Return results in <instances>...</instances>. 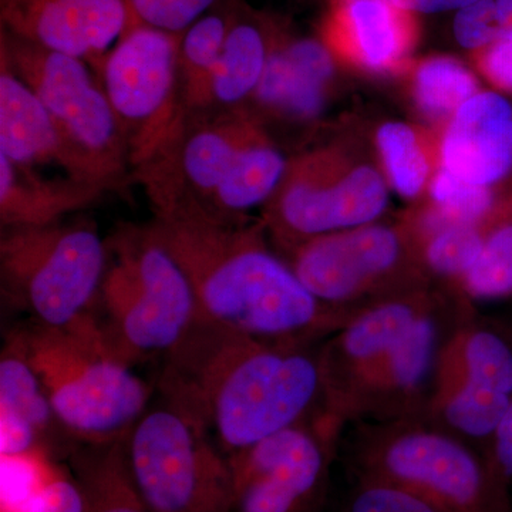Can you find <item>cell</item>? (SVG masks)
I'll list each match as a JSON object with an SVG mask.
<instances>
[{"label": "cell", "instance_id": "24", "mask_svg": "<svg viewBox=\"0 0 512 512\" xmlns=\"http://www.w3.org/2000/svg\"><path fill=\"white\" fill-rule=\"evenodd\" d=\"M288 164L261 121L239 150L205 211L221 220H244L249 211L271 201Z\"/></svg>", "mask_w": 512, "mask_h": 512}, {"label": "cell", "instance_id": "19", "mask_svg": "<svg viewBox=\"0 0 512 512\" xmlns=\"http://www.w3.org/2000/svg\"><path fill=\"white\" fill-rule=\"evenodd\" d=\"M336 57L322 39L289 35L276 22L274 45L264 76L249 104L259 111L309 121L325 109ZM248 104V106H249Z\"/></svg>", "mask_w": 512, "mask_h": 512}, {"label": "cell", "instance_id": "2", "mask_svg": "<svg viewBox=\"0 0 512 512\" xmlns=\"http://www.w3.org/2000/svg\"><path fill=\"white\" fill-rule=\"evenodd\" d=\"M154 229L183 266L200 319L276 342L316 345L360 309L323 303L271 247L261 220H221L190 202L154 212Z\"/></svg>", "mask_w": 512, "mask_h": 512}, {"label": "cell", "instance_id": "29", "mask_svg": "<svg viewBox=\"0 0 512 512\" xmlns=\"http://www.w3.org/2000/svg\"><path fill=\"white\" fill-rule=\"evenodd\" d=\"M493 229L487 224H450L420 237L416 235L427 274L456 295Z\"/></svg>", "mask_w": 512, "mask_h": 512}, {"label": "cell", "instance_id": "9", "mask_svg": "<svg viewBox=\"0 0 512 512\" xmlns=\"http://www.w3.org/2000/svg\"><path fill=\"white\" fill-rule=\"evenodd\" d=\"M124 447L131 480L148 511L224 512L231 491L228 457L180 407L165 399L148 406Z\"/></svg>", "mask_w": 512, "mask_h": 512}, {"label": "cell", "instance_id": "18", "mask_svg": "<svg viewBox=\"0 0 512 512\" xmlns=\"http://www.w3.org/2000/svg\"><path fill=\"white\" fill-rule=\"evenodd\" d=\"M439 165L480 187L512 190V104L478 92L456 111L437 141Z\"/></svg>", "mask_w": 512, "mask_h": 512}, {"label": "cell", "instance_id": "20", "mask_svg": "<svg viewBox=\"0 0 512 512\" xmlns=\"http://www.w3.org/2000/svg\"><path fill=\"white\" fill-rule=\"evenodd\" d=\"M57 431L66 434L18 330H10L0 352V457L50 453Z\"/></svg>", "mask_w": 512, "mask_h": 512}, {"label": "cell", "instance_id": "27", "mask_svg": "<svg viewBox=\"0 0 512 512\" xmlns=\"http://www.w3.org/2000/svg\"><path fill=\"white\" fill-rule=\"evenodd\" d=\"M72 466L86 497V512H150L131 480L124 440L84 446L72 454Z\"/></svg>", "mask_w": 512, "mask_h": 512}, {"label": "cell", "instance_id": "15", "mask_svg": "<svg viewBox=\"0 0 512 512\" xmlns=\"http://www.w3.org/2000/svg\"><path fill=\"white\" fill-rule=\"evenodd\" d=\"M0 25L97 72L111 47L141 20L130 0H0Z\"/></svg>", "mask_w": 512, "mask_h": 512}, {"label": "cell", "instance_id": "11", "mask_svg": "<svg viewBox=\"0 0 512 512\" xmlns=\"http://www.w3.org/2000/svg\"><path fill=\"white\" fill-rule=\"evenodd\" d=\"M512 403V339L497 323L458 302L441 343L423 419L484 453Z\"/></svg>", "mask_w": 512, "mask_h": 512}, {"label": "cell", "instance_id": "38", "mask_svg": "<svg viewBox=\"0 0 512 512\" xmlns=\"http://www.w3.org/2000/svg\"><path fill=\"white\" fill-rule=\"evenodd\" d=\"M393 2L400 8L419 16L458 10L476 0H393Z\"/></svg>", "mask_w": 512, "mask_h": 512}, {"label": "cell", "instance_id": "5", "mask_svg": "<svg viewBox=\"0 0 512 512\" xmlns=\"http://www.w3.org/2000/svg\"><path fill=\"white\" fill-rule=\"evenodd\" d=\"M109 266L100 291L101 323L111 348L128 363L167 355L200 320L183 266L153 224L120 225L107 239Z\"/></svg>", "mask_w": 512, "mask_h": 512}, {"label": "cell", "instance_id": "12", "mask_svg": "<svg viewBox=\"0 0 512 512\" xmlns=\"http://www.w3.org/2000/svg\"><path fill=\"white\" fill-rule=\"evenodd\" d=\"M180 35L138 25L111 47L97 70L121 133L131 175L160 156L183 127Z\"/></svg>", "mask_w": 512, "mask_h": 512}, {"label": "cell", "instance_id": "16", "mask_svg": "<svg viewBox=\"0 0 512 512\" xmlns=\"http://www.w3.org/2000/svg\"><path fill=\"white\" fill-rule=\"evenodd\" d=\"M457 299L434 309L397 340L360 390L349 424L367 421L423 419L441 343Z\"/></svg>", "mask_w": 512, "mask_h": 512}, {"label": "cell", "instance_id": "39", "mask_svg": "<svg viewBox=\"0 0 512 512\" xmlns=\"http://www.w3.org/2000/svg\"><path fill=\"white\" fill-rule=\"evenodd\" d=\"M501 39L512 40V0H494Z\"/></svg>", "mask_w": 512, "mask_h": 512}, {"label": "cell", "instance_id": "33", "mask_svg": "<svg viewBox=\"0 0 512 512\" xmlns=\"http://www.w3.org/2000/svg\"><path fill=\"white\" fill-rule=\"evenodd\" d=\"M138 19L144 25L183 33L195 20L217 8L225 0H130Z\"/></svg>", "mask_w": 512, "mask_h": 512}, {"label": "cell", "instance_id": "1", "mask_svg": "<svg viewBox=\"0 0 512 512\" xmlns=\"http://www.w3.org/2000/svg\"><path fill=\"white\" fill-rule=\"evenodd\" d=\"M163 357L161 397L194 417L227 457L318 416L323 386L313 345L200 319Z\"/></svg>", "mask_w": 512, "mask_h": 512}, {"label": "cell", "instance_id": "23", "mask_svg": "<svg viewBox=\"0 0 512 512\" xmlns=\"http://www.w3.org/2000/svg\"><path fill=\"white\" fill-rule=\"evenodd\" d=\"M275 30L276 20L235 0L231 28L212 76L207 111L248 106L264 76Z\"/></svg>", "mask_w": 512, "mask_h": 512}, {"label": "cell", "instance_id": "31", "mask_svg": "<svg viewBox=\"0 0 512 512\" xmlns=\"http://www.w3.org/2000/svg\"><path fill=\"white\" fill-rule=\"evenodd\" d=\"M46 451L2 457V512H23L47 478L56 470Z\"/></svg>", "mask_w": 512, "mask_h": 512}, {"label": "cell", "instance_id": "25", "mask_svg": "<svg viewBox=\"0 0 512 512\" xmlns=\"http://www.w3.org/2000/svg\"><path fill=\"white\" fill-rule=\"evenodd\" d=\"M234 5L235 0H225L181 33L178 70L187 116L207 111L212 76L231 28Z\"/></svg>", "mask_w": 512, "mask_h": 512}, {"label": "cell", "instance_id": "28", "mask_svg": "<svg viewBox=\"0 0 512 512\" xmlns=\"http://www.w3.org/2000/svg\"><path fill=\"white\" fill-rule=\"evenodd\" d=\"M476 74L451 56H429L414 64L412 94L420 114L434 124L446 126L456 111L476 96Z\"/></svg>", "mask_w": 512, "mask_h": 512}, {"label": "cell", "instance_id": "22", "mask_svg": "<svg viewBox=\"0 0 512 512\" xmlns=\"http://www.w3.org/2000/svg\"><path fill=\"white\" fill-rule=\"evenodd\" d=\"M111 192L104 185L76 178H45L35 168L0 156V225L45 227L86 210Z\"/></svg>", "mask_w": 512, "mask_h": 512}, {"label": "cell", "instance_id": "6", "mask_svg": "<svg viewBox=\"0 0 512 512\" xmlns=\"http://www.w3.org/2000/svg\"><path fill=\"white\" fill-rule=\"evenodd\" d=\"M109 266V247L92 222L2 228L3 299L49 328H69L93 315Z\"/></svg>", "mask_w": 512, "mask_h": 512}, {"label": "cell", "instance_id": "36", "mask_svg": "<svg viewBox=\"0 0 512 512\" xmlns=\"http://www.w3.org/2000/svg\"><path fill=\"white\" fill-rule=\"evenodd\" d=\"M473 56L481 76L498 93L512 96V40L498 39Z\"/></svg>", "mask_w": 512, "mask_h": 512}, {"label": "cell", "instance_id": "35", "mask_svg": "<svg viewBox=\"0 0 512 512\" xmlns=\"http://www.w3.org/2000/svg\"><path fill=\"white\" fill-rule=\"evenodd\" d=\"M23 512H86V497L76 477L60 468L47 478Z\"/></svg>", "mask_w": 512, "mask_h": 512}, {"label": "cell", "instance_id": "3", "mask_svg": "<svg viewBox=\"0 0 512 512\" xmlns=\"http://www.w3.org/2000/svg\"><path fill=\"white\" fill-rule=\"evenodd\" d=\"M64 433L83 446L124 440L150 404L151 387L117 355L99 320L69 328H16Z\"/></svg>", "mask_w": 512, "mask_h": 512}, {"label": "cell", "instance_id": "8", "mask_svg": "<svg viewBox=\"0 0 512 512\" xmlns=\"http://www.w3.org/2000/svg\"><path fill=\"white\" fill-rule=\"evenodd\" d=\"M382 167L345 143L291 158L259 220L276 251L379 221L389 205Z\"/></svg>", "mask_w": 512, "mask_h": 512}, {"label": "cell", "instance_id": "4", "mask_svg": "<svg viewBox=\"0 0 512 512\" xmlns=\"http://www.w3.org/2000/svg\"><path fill=\"white\" fill-rule=\"evenodd\" d=\"M356 477L409 491L440 512H512L510 485L484 451L429 420L357 424Z\"/></svg>", "mask_w": 512, "mask_h": 512}, {"label": "cell", "instance_id": "7", "mask_svg": "<svg viewBox=\"0 0 512 512\" xmlns=\"http://www.w3.org/2000/svg\"><path fill=\"white\" fill-rule=\"evenodd\" d=\"M278 252L312 295L335 308H365L436 285L404 217L319 235Z\"/></svg>", "mask_w": 512, "mask_h": 512}, {"label": "cell", "instance_id": "21", "mask_svg": "<svg viewBox=\"0 0 512 512\" xmlns=\"http://www.w3.org/2000/svg\"><path fill=\"white\" fill-rule=\"evenodd\" d=\"M0 156L25 167L56 165L96 183L32 89L0 60ZM99 184V183H96ZM101 185V184H100ZM110 190V188H109Z\"/></svg>", "mask_w": 512, "mask_h": 512}, {"label": "cell", "instance_id": "37", "mask_svg": "<svg viewBox=\"0 0 512 512\" xmlns=\"http://www.w3.org/2000/svg\"><path fill=\"white\" fill-rule=\"evenodd\" d=\"M487 457L490 458L495 470L512 485V403L507 410L500 426L495 430L493 439L488 444Z\"/></svg>", "mask_w": 512, "mask_h": 512}, {"label": "cell", "instance_id": "30", "mask_svg": "<svg viewBox=\"0 0 512 512\" xmlns=\"http://www.w3.org/2000/svg\"><path fill=\"white\" fill-rule=\"evenodd\" d=\"M456 296L470 303L512 296V214L488 235L480 258L458 286Z\"/></svg>", "mask_w": 512, "mask_h": 512}, {"label": "cell", "instance_id": "17", "mask_svg": "<svg viewBox=\"0 0 512 512\" xmlns=\"http://www.w3.org/2000/svg\"><path fill=\"white\" fill-rule=\"evenodd\" d=\"M419 36V16L393 0H329L320 39L336 60L386 74L412 64Z\"/></svg>", "mask_w": 512, "mask_h": 512}, {"label": "cell", "instance_id": "32", "mask_svg": "<svg viewBox=\"0 0 512 512\" xmlns=\"http://www.w3.org/2000/svg\"><path fill=\"white\" fill-rule=\"evenodd\" d=\"M342 512H440L396 485L356 477Z\"/></svg>", "mask_w": 512, "mask_h": 512}, {"label": "cell", "instance_id": "10", "mask_svg": "<svg viewBox=\"0 0 512 512\" xmlns=\"http://www.w3.org/2000/svg\"><path fill=\"white\" fill-rule=\"evenodd\" d=\"M0 60L52 114L93 181L120 190L130 180L126 140L89 64L0 30Z\"/></svg>", "mask_w": 512, "mask_h": 512}, {"label": "cell", "instance_id": "13", "mask_svg": "<svg viewBox=\"0 0 512 512\" xmlns=\"http://www.w3.org/2000/svg\"><path fill=\"white\" fill-rule=\"evenodd\" d=\"M443 286H429L372 303L353 316L319 348L322 404L313 427L338 444L350 412L380 360L424 315L453 301Z\"/></svg>", "mask_w": 512, "mask_h": 512}, {"label": "cell", "instance_id": "34", "mask_svg": "<svg viewBox=\"0 0 512 512\" xmlns=\"http://www.w3.org/2000/svg\"><path fill=\"white\" fill-rule=\"evenodd\" d=\"M453 33L458 45L471 53L480 52L501 39L494 0H476L458 9Z\"/></svg>", "mask_w": 512, "mask_h": 512}, {"label": "cell", "instance_id": "14", "mask_svg": "<svg viewBox=\"0 0 512 512\" xmlns=\"http://www.w3.org/2000/svg\"><path fill=\"white\" fill-rule=\"evenodd\" d=\"M336 448L312 423H303L232 454L224 512H319Z\"/></svg>", "mask_w": 512, "mask_h": 512}, {"label": "cell", "instance_id": "26", "mask_svg": "<svg viewBox=\"0 0 512 512\" xmlns=\"http://www.w3.org/2000/svg\"><path fill=\"white\" fill-rule=\"evenodd\" d=\"M377 154L387 183L404 200H421L439 168L437 141L404 121H387L376 133Z\"/></svg>", "mask_w": 512, "mask_h": 512}]
</instances>
